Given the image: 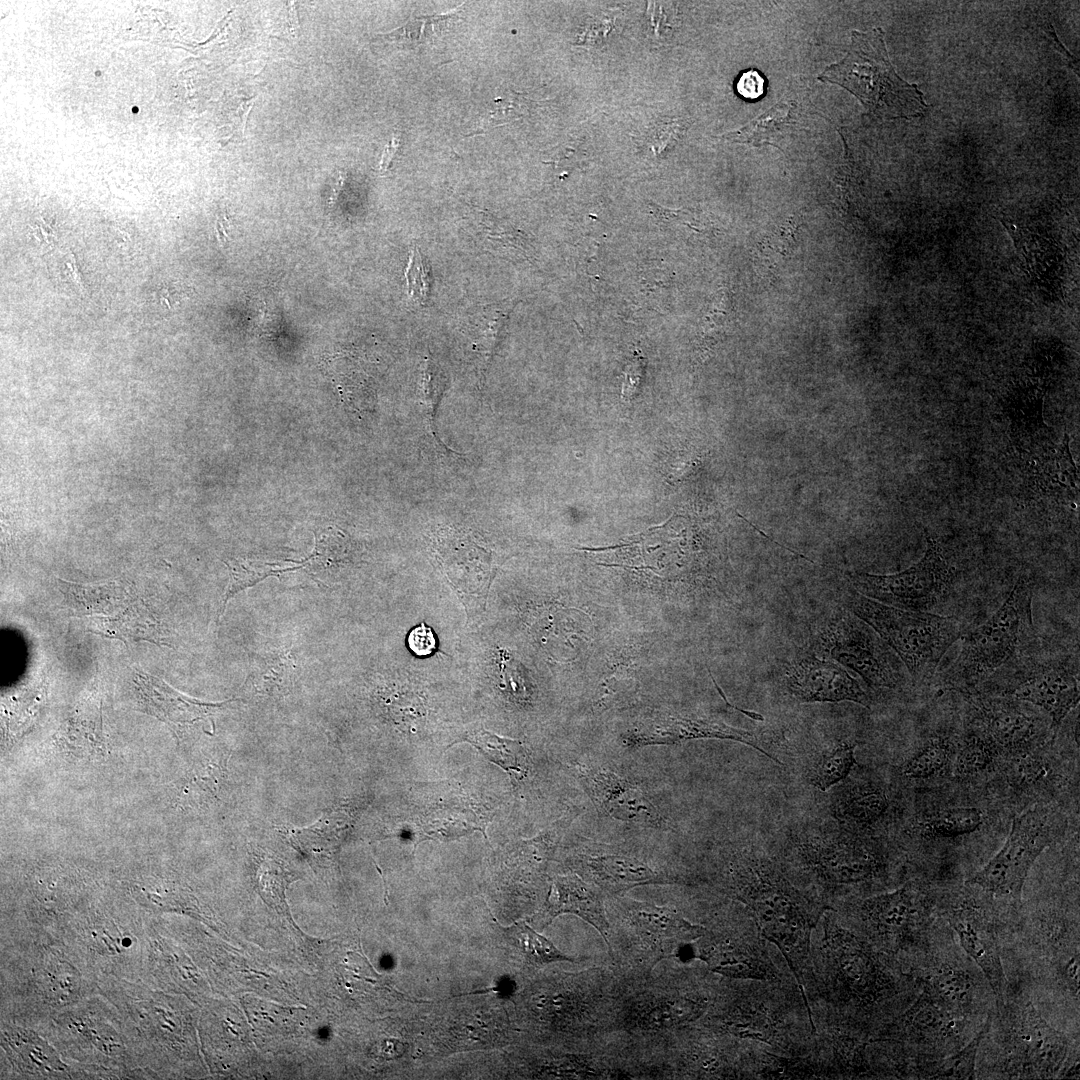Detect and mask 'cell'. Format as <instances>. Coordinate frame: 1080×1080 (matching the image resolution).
I'll use <instances>...</instances> for the list:
<instances>
[{"label":"cell","instance_id":"29","mask_svg":"<svg viewBox=\"0 0 1080 1080\" xmlns=\"http://www.w3.org/2000/svg\"><path fill=\"white\" fill-rule=\"evenodd\" d=\"M855 743L838 741L812 752L806 765V781L821 791H828L845 779L856 766Z\"/></svg>","mask_w":1080,"mask_h":1080},{"label":"cell","instance_id":"34","mask_svg":"<svg viewBox=\"0 0 1080 1080\" xmlns=\"http://www.w3.org/2000/svg\"><path fill=\"white\" fill-rule=\"evenodd\" d=\"M953 752V743L947 737H931L903 762L900 773L909 779L939 776L952 767Z\"/></svg>","mask_w":1080,"mask_h":1080},{"label":"cell","instance_id":"41","mask_svg":"<svg viewBox=\"0 0 1080 1080\" xmlns=\"http://www.w3.org/2000/svg\"><path fill=\"white\" fill-rule=\"evenodd\" d=\"M8 1040L11 1043V1050L28 1069L43 1072L63 1069L62 1063L52 1053L51 1048L37 1037L26 1032H15L8 1036Z\"/></svg>","mask_w":1080,"mask_h":1080},{"label":"cell","instance_id":"46","mask_svg":"<svg viewBox=\"0 0 1080 1080\" xmlns=\"http://www.w3.org/2000/svg\"><path fill=\"white\" fill-rule=\"evenodd\" d=\"M765 87V78L755 69L743 71L735 81L736 92L747 100L760 98L765 92Z\"/></svg>","mask_w":1080,"mask_h":1080},{"label":"cell","instance_id":"9","mask_svg":"<svg viewBox=\"0 0 1080 1080\" xmlns=\"http://www.w3.org/2000/svg\"><path fill=\"white\" fill-rule=\"evenodd\" d=\"M829 911L843 926L899 964L920 941L926 917L922 892L914 882L844 902Z\"/></svg>","mask_w":1080,"mask_h":1080},{"label":"cell","instance_id":"43","mask_svg":"<svg viewBox=\"0 0 1080 1080\" xmlns=\"http://www.w3.org/2000/svg\"><path fill=\"white\" fill-rule=\"evenodd\" d=\"M986 1030L987 1025L962 1050L947 1058L939 1066L935 1076L949 1079L974 1078L975 1059Z\"/></svg>","mask_w":1080,"mask_h":1080},{"label":"cell","instance_id":"3","mask_svg":"<svg viewBox=\"0 0 1080 1080\" xmlns=\"http://www.w3.org/2000/svg\"><path fill=\"white\" fill-rule=\"evenodd\" d=\"M720 884L727 896L751 913L803 993L812 933L826 909L792 883L772 852L753 844L726 855Z\"/></svg>","mask_w":1080,"mask_h":1080},{"label":"cell","instance_id":"33","mask_svg":"<svg viewBox=\"0 0 1080 1080\" xmlns=\"http://www.w3.org/2000/svg\"><path fill=\"white\" fill-rule=\"evenodd\" d=\"M457 742L470 743L487 760L506 772H526V752L519 740L502 737L480 728L466 732L454 741V743Z\"/></svg>","mask_w":1080,"mask_h":1080},{"label":"cell","instance_id":"11","mask_svg":"<svg viewBox=\"0 0 1080 1080\" xmlns=\"http://www.w3.org/2000/svg\"><path fill=\"white\" fill-rule=\"evenodd\" d=\"M926 541L923 557L908 569L888 575L851 572L847 576L852 586L858 593L892 607L925 612L932 609L948 592L954 570L940 544L928 535Z\"/></svg>","mask_w":1080,"mask_h":1080},{"label":"cell","instance_id":"44","mask_svg":"<svg viewBox=\"0 0 1080 1080\" xmlns=\"http://www.w3.org/2000/svg\"><path fill=\"white\" fill-rule=\"evenodd\" d=\"M497 664L502 689L517 701L526 700L529 693L520 670V663L515 660L507 649L499 648L497 651Z\"/></svg>","mask_w":1080,"mask_h":1080},{"label":"cell","instance_id":"47","mask_svg":"<svg viewBox=\"0 0 1080 1080\" xmlns=\"http://www.w3.org/2000/svg\"><path fill=\"white\" fill-rule=\"evenodd\" d=\"M399 144H400L399 138L394 136L392 138V140L389 142V144L385 147L383 155H382V159H381V162H380V170L382 172H386L391 167V163H392V161H393V159H394V157H395V155H396V153L398 151Z\"/></svg>","mask_w":1080,"mask_h":1080},{"label":"cell","instance_id":"40","mask_svg":"<svg viewBox=\"0 0 1080 1080\" xmlns=\"http://www.w3.org/2000/svg\"><path fill=\"white\" fill-rule=\"evenodd\" d=\"M510 932L513 943L529 962L549 964L558 961H574L573 958L557 949L550 940L535 932L524 922L515 924Z\"/></svg>","mask_w":1080,"mask_h":1080},{"label":"cell","instance_id":"13","mask_svg":"<svg viewBox=\"0 0 1080 1080\" xmlns=\"http://www.w3.org/2000/svg\"><path fill=\"white\" fill-rule=\"evenodd\" d=\"M831 657L857 672L872 687L897 688L903 680L887 646L864 623L844 617L823 636Z\"/></svg>","mask_w":1080,"mask_h":1080},{"label":"cell","instance_id":"26","mask_svg":"<svg viewBox=\"0 0 1080 1080\" xmlns=\"http://www.w3.org/2000/svg\"><path fill=\"white\" fill-rule=\"evenodd\" d=\"M91 631L127 643L148 641L165 645L163 629L143 601H134L116 617L93 619Z\"/></svg>","mask_w":1080,"mask_h":1080},{"label":"cell","instance_id":"4","mask_svg":"<svg viewBox=\"0 0 1080 1080\" xmlns=\"http://www.w3.org/2000/svg\"><path fill=\"white\" fill-rule=\"evenodd\" d=\"M727 980L707 1028L785 1056L816 1050L810 1010L796 981Z\"/></svg>","mask_w":1080,"mask_h":1080},{"label":"cell","instance_id":"22","mask_svg":"<svg viewBox=\"0 0 1080 1080\" xmlns=\"http://www.w3.org/2000/svg\"><path fill=\"white\" fill-rule=\"evenodd\" d=\"M967 955L978 965L995 995L1003 994L1004 972L996 939L980 917L973 912L956 911L948 917Z\"/></svg>","mask_w":1080,"mask_h":1080},{"label":"cell","instance_id":"27","mask_svg":"<svg viewBox=\"0 0 1080 1080\" xmlns=\"http://www.w3.org/2000/svg\"><path fill=\"white\" fill-rule=\"evenodd\" d=\"M58 587L70 609L80 615H111L131 598L124 582L80 584L58 579Z\"/></svg>","mask_w":1080,"mask_h":1080},{"label":"cell","instance_id":"37","mask_svg":"<svg viewBox=\"0 0 1080 1080\" xmlns=\"http://www.w3.org/2000/svg\"><path fill=\"white\" fill-rule=\"evenodd\" d=\"M351 552L350 539L340 531L332 532L316 540L315 551L303 566H309L308 571L316 576L345 565L352 557Z\"/></svg>","mask_w":1080,"mask_h":1080},{"label":"cell","instance_id":"45","mask_svg":"<svg viewBox=\"0 0 1080 1080\" xmlns=\"http://www.w3.org/2000/svg\"><path fill=\"white\" fill-rule=\"evenodd\" d=\"M409 649L419 657L432 655L437 650L436 636L431 627L425 623L414 627L408 635Z\"/></svg>","mask_w":1080,"mask_h":1080},{"label":"cell","instance_id":"32","mask_svg":"<svg viewBox=\"0 0 1080 1080\" xmlns=\"http://www.w3.org/2000/svg\"><path fill=\"white\" fill-rule=\"evenodd\" d=\"M709 1008L706 993H684L651 1007L644 1013L642 1022L650 1028L687 1025L700 1020Z\"/></svg>","mask_w":1080,"mask_h":1080},{"label":"cell","instance_id":"30","mask_svg":"<svg viewBox=\"0 0 1080 1080\" xmlns=\"http://www.w3.org/2000/svg\"><path fill=\"white\" fill-rule=\"evenodd\" d=\"M1031 463L1035 484L1042 490L1052 491L1060 487L1078 494L1077 469L1069 451L1067 434L1061 444L1034 457Z\"/></svg>","mask_w":1080,"mask_h":1080},{"label":"cell","instance_id":"18","mask_svg":"<svg viewBox=\"0 0 1080 1080\" xmlns=\"http://www.w3.org/2000/svg\"><path fill=\"white\" fill-rule=\"evenodd\" d=\"M831 789V815L837 823L851 831L867 835L890 814L892 803L888 789L872 778L852 770Z\"/></svg>","mask_w":1080,"mask_h":1080},{"label":"cell","instance_id":"12","mask_svg":"<svg viewBox=\"0 0 1080 1080\" xmlns=\"http://www.w3.org/2000/svg\"><path fill=\"white\" fill-rule=\"evenodd\" d=\"M1056 822L1043 808L1035 807L1014 818L1001 849L968 883L1000 897L1020 899L1029 870L1052 842Z\"/></svg>","mask_w":1080,"mask_h":1080},{"label":"cell","instance_id":"15","mask_svg":"<svg viewBox=\"0 0 1080 1080\" xmlns=\"http://www.w3.org/2000/svg\"><path fill=\"white\" fill-rule=\"evenodd\" d=\"M1008 1064L1020 1078H1050L1059 1074L1067 1057V1041L1030 1005L1011 1026Z\"/></svg>","mask_w":1080,"mask_h":1080},{"label":"cell","instance_id":"38","mask_svg":"<svg viewBox=\"0 0 1080 1080\" xmlns=\"http://www.w3.org/2000/svg\"><path fill=\"white\" fill-rule=\"evenodd\" d=\"M447 382L446 373L432 359L426 358L420 365L418 397L434 438H437L434 426L435 415Z\"/></svg>","mask_w":1080,"mask_h":1080},{"label":"cell","instance_id":"28","mask_svg":"<svg viewBox=\"0 0 1080 1080\" xmlns=\"http://www.w3.org/2000/svg\"><path fill=\"white\" fill-rule=\"evenodd\" d=\"M924 991L960 1018L964 1019L974 1009L975 982L970 974L955 965L945 964L932 972Z\"/></svg>","mask_w":1080,"mask_h":1080},{"label":"cell","instance_id":"16","mask_svg":"<svg viewBox=\"0 0 1080 1080\" xmlns=\"http://www.w3.org/2000/svg\"><path fill=\"white\" fill-rule=\"evenodd\" d=\"M727 739L752 746L774 760L764 743L753 732L721 721L694 715L655 713L637 722L622 737L630 748L648 745H671L692 739Z\"/></svg>","mask_w":1080,"mask_h":1080},{"label":"cell","instance_id":"39","mask_svg":"<svg viewBox=\"0 0 1080 1080\" xmlns=\"http://www.w3.org/2000/svg\"><path fill=\"white\" fill-rule=\"evenodd\" d=\"M230 572V580L223 596V603L218 617L224 612L230 598L271 575H279L288 569L274 568L269 563L234 559L224 561Z\"/></svg>","mask_w":1080,"mask_h":1080},{"label":"cell","instance_id":"10","mask_svg":"<svg viewBox=\"0 0 1080 1080\" xmlns=\"http://www.w3.org/2000/svg\"><path fill=\"white\" fill-rule=\"evenodd\" d=\"M708 928L699 939L695 957L722 977L741 980L796 981L786 963L778 964L768 940L742 905L728 919Z\"/></svg>","mask_w":1080,"mask_h":1080},{"label":"cell","instance_id":"2","mask_svg":"<svg viewBox=\"0 0 1080 1080\" xmlns=\"http://www.w3.org/2000/svg\"><path fill=\"white\" fill-rule=\"evenodd\" d=\"M772 853L792 883L826 910L878 893L895 872L883 845L835 820L792 831Z\"/></svg>","mask_w":1080,"mask_h":1080},{"label":"cell","instance_id":"1","mask_svg":"<svg viewBox=\"0 0 1080 1080\" xmlns=\"http://www.w3.org/2000/svg\"><path fill=\"white\" fill-rule=\"evenodd\" d=\"M803 995L816 1032L875 1040L903 1011L901 966L826 910L811 937Z\"/></svg>","mask_w":1080,"mask_h":1080},{"label":"cell","instance_id":"20","mask_svg":"<svg viewBox=\"0 0 1080 1080\" xmlns=\"http://www.w3.org/2000/svg\"><path fill=\"white\" fill-rule=\"evenodd\" d=\"M563 913L574 914L588 922L610 947L609 923L602 896L592 885L574 874L556 876L552 880L543 913L544 922L549 924Z\"/></svg>","mask_w":1080,"mask_h":1080},{"label":"cell","instance_id":"6","mask_svg":"<svg viewBox=\"0 0 1080 1080\" xmlns=\"http://www.w3.org/2000/svg\"><path fill=\"white\" fill-rule=\"evenodd\" d=\"M843 601L897 653L919 682L932 678L943 655L964 634V624L954 616L892 607L857 591H848Z\"/></svg>","mask_w":1080,"mask_h":1080},{"label":"cell","instance_id":"21","mask_svg":"<svg viewBox=\"0 0 1080 1080\" xmlns=\"http://www.w3.org/2000/svg\"><path fill=\"white\" fill-rule=\"evenodd\" d=\"M134 682L143 709L175 727L204 719L225 704L203 703L186 697L161 679L141 670L135 672Z\"/></svg>","mask_w":1080,"mask_h":1080},{"label":"cell","instance_id":"19","mask_svg":"<svg viewBox=\"0 0 1080 1080\" xmlns=\"http://www.w3.org/2000/svg\"><path fill=\"white\" fill-rule=\"evenodd\" d=\"M582 783L594 804L618 820L664 827L666 821L642 790L603 768H583Z\"/></svg>","mask_w":1080,"mask_h":1080},{"label":"cell","instance_id":"31","mask_svg":"<svg viewBox=\"0 0 1080 1080\" xmlns=\"http://www.w3.org/2000/svg\"><path fill=\"white\" fill-rule=\"evenodd\" d=\"M795 110L796 106L793 103H777L743 127L723 135L722 138L754 146L764 144L774 146L773 141L777 140L787 127L797 124Z\"/></svg>","mask_w":1080,"mask_h":1080},{"label":"cell","instance_id":"8","mask_svg":"<svg viewBox=\"0 0 1080 1080\" xmlns=\"http://www.w3.org/2000/svg\"><path fill=\"white\" fill-rule=\"evenodd\" d=\"M1078 656L1037 637L996 672L1006 697L1044 710L1057 733L1066 715L1079 702ZM995 672V673H996Z\"/></svg>","mask_w":1080,"mask_h":1080},{"label":"cell","instance_id":"24","mask_svg":"<svg viewBox=\"0 0 1080 1080\" xmlns=\"http://www.w3.org/2000/svg\"><path fill=\"white\" fill-rule=\"evenodd\" d=\"M514 304L502 301L481 306L468 316L462 333L476 358L479 373L483 375L503 337L509 314Z\"/></svg>","mask_w":1080,"mask_h":1080},{"label":"cell","instance_id":"7","mask_svg":"<svg viewBox=\"0 0 1080 1080\" xmlns=\"http://www.w3.org/2000/svg\"><path fill=\"white\" fill-rule=\"evenodd\" d=\"M819 79L846 88L878 116L908 118L922 115L928 108L917 86L895 72L879 28L854 31L847 56L825 69Z\"/></svg>","mask_w":1080,"mask_h":1080},{"label":"cell","instance_id":"36","mask_svg":"<svg viewBox=\"0 0 1080 1080\" xmlns=\"http://www.w3.org/2000/svg\"><path fill=\"white\" fill-rule=\"evenodd\" d=\"M956 752L952 763L954 775L958 778H969L986 770L998 750L984 737L968 730Z\"/></svg>","mask_w":1080,"mask_h":1080},{"label":"cell","instance_id":"17","mask_svg":"<svg viewBox=\"0 0 1080 1080\" xmlns=\"http://www.w3.org/2000/svg\"><path fill=\"white\" fill-rule=\"evenodd\" d=\"M786 688L800 703L852 701L869 707L870 697L844 668L813 655L798 659L787 672Z\"/></svg>","mask_w":1080,"mask_h":1080},{"label":"cell","instance_id":"42","mask_svg":"<svg viewBox=\"0 0 1080 1080\" xmlns=\"http://www.w3.org/2000/svg\"><path fill=\"white\" fill-rule=\"evenodd\" d=\"M406 282L408 294L419 304L425 305L430 298L432 270L427 258L417 246H414L410 253Z\"/></svg>","mask_w":1080,"mask_h":1080},{"label":"cell","instance_id":"5","mask_svg":"<svg viewBox=\"0 0 1080 1080\" xmlns=\"http://www.w3.org/2000/svg\"><path fill=\"white\" fill-rule=\"evenodd\" d=\"M1032 578L1021 575L1000 608L963 636L961 650L944 674V683L974 689L1037 636L1032 620Z\"/></svg>","mask_w":1080,"mask_h":1080},{"label":"cell","instance_id":"23","mask_svg":"<svg viewBox=\"0 0 1080 1080\" xmlns=\"http://www.w3.org/2000/svg\"><path fill=\"white\" fill-rule=\"evenodd\" d=\"M620 903L640 930L656 940L666 941L667 946L674 949L695 942L706 931V926L685 919L672 908L630 899L621 900Z\"/></svg>","mask_w":1080,"mask_h":1080},{"label":"cell","instance_id":"25","mask_svg":"<svg viewBox=\"0 0 1080 1080\" xmlns=\"http://www.w3.org/2000/svg\"><path fill=\"white\" fill-rule=\"evenodd\" d=\"M593 879L611 893L662 882L660 874L642 861L623 855H597L585 860Z\"/></svg>","mask_w":1080,"mask_h":1080},{"label":"cell","instance_id":"35","mask_svg":"<svg viewBox=\"0 0 1080 1080\" xmlns=\"http://www.w3.org/2000/svg\"><path fill=\"white\" fill-rule=\"evenodd\" d=\"M982 824V813L975 807H954L942 810L923 823V833L930 837H955L976 831Z\"/></svg>","mask_w":1080,"mask_h":1080},{"label":"cell","instance_id":"14","mask_svg":"<svg viewBox=\"0 0 1080 1080\" xmlns=\"http://www.w3.org/2000/svg\"><path fill=\"white\" fill-rule=\"evenodd\" d=\"M969 728L998 752H1026L1047 733L1044 719L1016 699L983 697L970 703Z\"/></svg>","mask_w":1080,"mask_h":1080}]
</instances>
